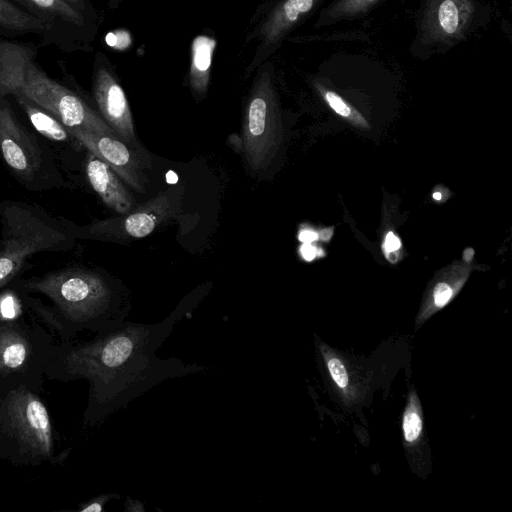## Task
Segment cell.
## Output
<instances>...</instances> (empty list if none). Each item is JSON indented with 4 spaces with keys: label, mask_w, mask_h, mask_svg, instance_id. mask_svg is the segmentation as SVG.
Here are the masks:
<instances>
[{
    "label": "cell",
    "mask_w": 512,
    "mask_h": 512,
    "mask_svg": "<svg viewBox=\"0 0 512 512\" xmlns=\"http://www.w3.org/2000/svg\"><path fill=\"white\" fill-rule=\"evenodd\" d=\"M190 311L177 307L163 321L142 324L124 321L67 341L49 333L43 349V370L49 380L89 384L83 413L85 427H95L120 408L171 378L203 372L206 367L176 357L162 359L157 350L176 323Z\"/></svg>",
    "instance_id": "obj_1"
},
{
    "label": "cell",
    "mask_w": 512,
    "mask_h": 512,
    "mask_svg": "<svg viewBox=\"0 0 512 512\" xmlns=\"http://www.w3.org/2000/svg\"><path fill=\"white\" fill-rule=\"evenodd\" d=\"M23 305L56 340L98 333L125 321L128 306L101 273L67 266L41 276L14 280Z\"/></svg>",
    "instance_id": "obj_2"
},
{
    "label": "cell",
    "mask_w": 512,
    "mask_h": 512,
    "mask_svg": "<svg viewBox=\"0 0 512 512\" xmlns=\"http://www.w3.org/2000/svg\"><path fill=\"white\" fill-rule=\"evenodd\" d=\"M56 435L40 391L19 385L0 392V458L19 467L62 464Z\"/></svg>",
    "instance_id": "obj_3"
},
{
    "label": "cell",
    "mask_w": 512,
    "mask_h": 512,
    "mask_svg": "<svg viewBox=\"0 0 512 512\" xmlns=\"http://www.w3.org/2000/svg\"><path fill=\"white\" fill-rule=\"evenodd\" d=\"M0 289L16 280L24 262L38 252L67 250L74 238L61 220L22 202L0 203Z\"/></svg>",
    "instance_id": "obj_4"
},
{
    "label": "cell",
    "mask_w": 512,
    "mask_h": 512,
    "mask_svg": "<svg viewBox=\"0 0 512 512\" xmlns=\"http://www.w3.org/2000/svg\"><path fill=\"white\" fill-rule=\"evenodd\" d=\"M244 110L242 151L248 166L261 170L277 143L278 105L274 69L270 61L255 69Z\"/></svg>",
    "instance_id": "obj_5"
},
{
    "label": "cell",
    "mask_w": 512,
    "mask_h": 512,
    "mask_svg": "<svg viewBox=\"0 0 512 512\" xmlns=\"http://www.w3.org/2000/svg\"><path fill=\"white\" fill-rule=\"evenodd\" d=\"M49 332L19 318H1L0 392L19 385L41 392L43 349Z\"/></svg>",
    "instance_id": "obj_6"
},
{
    "label": "cell",
    "mask_w": 512,
    "mask_h": 512,
    "mask_svg": "<svg viewBox=\"0 0 512 512\" xmlns=\"http://www.w3.org/2000/svg\"><path fill=\"white\" fill-rule=\"evenodd\" d=\"M16 95L28 98L68 128L108 134L120 139L99 113L78 94L50 78L35 62L28 69Z\"/></svg>",
    "instance_id": "obj_7"
},
{
    "label": "cell",
    "mask_w": 512,
    "mask_h": 512,
    "mask_svg": "<svg viewBox=\"0 0 512 512\" xmlns=\"http://www.w3.org/2000/svg\"><path fill=\"white\" fill-rule=\"evenodd\" d=\"M176 211L175 197L166 191L115 218L98 220L86 226H76L68 220L61 222L74 239L118 242L148 236Z\"/></svg>",
    "instance_id": "obj_8"
},
{
    "label": "cell",
    "mask_w": 512,
    "mask_h": 512,
    "mask_svg": "<svg viewBox=\"0 0 512 512\" xmlns=\"http://www.w3.org/2000/svg\"><path fill=\"white\" fill-rule=\"evenodd\" d=\"M0 151L9 170L30 189L49 180L48 160L34 135L16 118L0 96Z\"/></svg>",
    "instance_id": "obj_9"
},
{
    "label": "cell",
    "mask_w": 512,
    "mask_h": 512,
    "mask_svg": "<svg viewBox=\"0 0 512 512\" xmlns=\"http://www.w3.org/2000/svg\"><path fill=\"white\" fill-rule=\"evenodd\" d=\"M476 16L477 0H425L417 40L429 50L450 48L467 37Z\"/></svg>",
    "instance_id": "obj_10"
},
{
    "label": "cell",
    "mask_w": 512,
    "mask_h": 512,
    "mask_svg": "<svg viewBox=\"0 0 512 512\" xmlns=\"http://www.w3.org/2000/svg\"><path fill=\"white\" fill-rule=\"evenodd\" d=\"M319 2L320 0H277L247 38V41H255L256 46L246 73L254 72L267 61Z\"/></svg>",
    "instance_id": "obj_11"
},
{
    "label": "cell",
    "mask_w": 512,
    "mask_h": 512,
    "mask_svg": "<svg viewBox=\"0 0 512 512\" xmlns=\"http://www.w3.org/2000/svg\"><path fill=\"white\" fill-rule=\"evenodd\" d=\"M92 90L101 118L123 142L133 146L136 137L129 103L110 61L101 52L94 61Z\"/></svg>",
    "instance_id": "obj_12"
},
{
    "label": "cell",
    "mask_w": 512,
    "mask_h": 512,
    "mask_svg": "<svg viewBox=\"0 0 512 512\" xmlns=\"http://www.w3.org/2000/svg\"><path fill=\"white\" fill-rule=\"evenodd\" d=\"M67 129L88 152L108 164L123 182L137 192L145 191V177L138 154L129 145L112 135Z\"/></svg>",
    "instance_id": "obj_13"
},
{
    "label": "cell",
    "mask_w": 512,
    "mask_h": 512,
    "mask_svg": "<svg viewBox=\"0 0 512 512\" xmlns=\"http://www.w3.org/2000/svg\"><path fill=\"white\" fill-rule=\"evenodd\" d=\"M85 169L91 187L105 205L119 214H125L134 208L133 195L108 164L89 152Z\"/></svg>",
    "instance_id": "obj_14"
},
{
    "label": "cell",
    "mask_w": 512,
    "mask_h": 512,
    "mask_svg": "<svg viewBox=\"0 0 512 512\" xmlns=\"http://www.w3.org/2000/svg\"><path fill=\"white\" fill-rule=\"evenodd\" d=\"M34 58L31 46L0 40V96L19 93Z\"/></svg>",
    "instance_id": "obj_15"
},
{
    "label": "cell",
    "mask_w": 512,
    "mask_h": 512,
    "mask_svg": "<svg viewBox=\"0 0 512 512\" xmlns=\"http://www.w3.org/2000/svg\"><path fill=\"white\" fill-rule=\"evenodd\" d=\"M215 48L216 40L206 34L197 35L191 43L188 80L196 97L204 96L208 89Z\"/></svg>",
    "instance_id": "obj_16"
},
{
    "label": "cell",
    "mask_w": 512,
    "mask_h": 512,
    "mask_svg": "<svg viewBox=\"0 0 512 512\" xmlns=\"http://www.w3.org/2000/svg\"><path fill=\"white\" fill-rule=\"evenodd\" d=\"M32 126L46 138L58 142L77 141L67 127L49 112L22 95L13 96Z\"/></svg>",
    "instance_id": "obj_17"
},
{
    "label": "cell",
    "mask_w": 512,
    "mask_h": 512,
    "mask_svg": "<svg viewBox=\"0 0 512 512\" xmlns=\"http://www.w3.org/2000/svg\"><path fill=\"white\" fill-rule=\"evenodd\" d=\"M0 27L21 33L47 32L52 28L47 21L11 0H0Z\"/></svg>",
    "instance_id": "obj_18"
},
{
    "label": "cell",
    "mask_w": 512,
    "mask_h": 512,
    "mask_svg": "<svg viewBox=\"0 0 512 512\" xmlns=\"http://www.w3.org/2000/svg\"><path fill=\"white\" fill-rule=\"evenodd\" d=\"M32 12L47 21L51 26L54 21L82 28L87 25V18L65 0H22Z\"/></svg>",
    "instance_id": "obj_19"
},
{
    "label": "cell",
    "mask_w": 512,
    "mask_h": 512,
    "mask_svg": "<svg viewBox=\"0 0 512 512\" xmlns=\"http://www.w3.org/2000/svg\"><path fill=\"white\" fill-rule=\"evenodd\" d=\"M380 0H335L320 15L317 26L331 25L367 12Z\"/></svg>",
    "instance_id": "obj_20"
},
{
    "label": "cell",
    "mask_w": 512,
    "mask_h": 512,
    "mask_svg": "<svg viewBox=\"0 0 512 512\" xmlns=\"http://www.w3.org/2000/svg\"><path fill=\"white\" fill-rule=\"evenodd\" d=\"M404 440L408 444L417 442L422 434L423 419L417 394L410 393L409 400L402 418Z\"/></svg>",
    "instance_id": "obj_21"
},
{
    "label": "cell",
    "mask_w": 512,
    "mask_h": 512,
    "mask_svg": "<svg viewBox=\"0 0 512 512\" xmlns=\"http://www.w3.org/2000/svg\"><path fill=\"white\" fill-rule=\"evenodd\" d=\"M325 363L330 376L337 387L341 390L347 389L349 386V374L343 361L334 355H328L323 352Z\"/></svg>",
    "instance_id": "obj_22"
},
{
    "label": "cell",
    "mask_w": 512,
    "mask_h": 512,
    "mask_svg": "<svg viewBox=\"0 0 512 512\" xmlns=\"http://www.w3.org/2000/svg\"><path fill=\"white\" fill-rule=\"evenodd\" d=\"M318 89L323 93V96L329 106L340 116L350 117L352 114L351 107L344 101V99L336 92L324 89L322 85L318 84Z\"/></svg>",
    "instance_id": "obj_23"
},
{
    "label": "cell",
    "mask_w": 512,
    "mask_h": 512,
    "mask_svg": "<svg viewBox=\"0 0 512 512\" xmlns=\"http://www.w3.org/2000/svg\"><path fill=\"white\" fill-rule=\"evenodd\" d=\"M120 498V495L117 493H106L100 494L96 497L91 498L90 500L79 504L78 511L80 512H102L104 506L111 499Z\"/></svg>",
    "instance_id": "obj_24"
},
{
    "label": "cell",
    "mask_w": 512,
    "mask_h": 512,
    "mask_svg": "<svg viewBox=\"0 0 512 512\" xmlns=\"http://www.w3.org/2000/svg\"><path fill=\"white\" fill-rule=\"evenodd\" d=\"M454 295L452 287L445 283H438L433 289V306L435 309H440L449 303Z\"/></svg>",
    "instance_id": "obj_25"
},
{
    "label": "cell",
    "mask_w": 512,
    "mask_h": 512,
    "mask_svg": "<svg viewBox=\"0 0 512 512\" xmlns=\"http://www.w3.org/2000/svg\"><path fill=\"white\" fill-rule=\"evenodd\" d=\"M400 247V239L393 232H388L383 243V249L386 252V254L393 253L397 251Z\"/></svg>",
    "instance_id": "obj_26"
},
{
    "label": "cell",
    "mask_w": 512,
    "mask_h": 512,
    "mask_svg": "<svg viewBox=\"0 0 512 512\" xmlns=\"http://www.w3.org/2000/svg\"><path fill=\"white\" fill-rule=\"evenodd\" d=\"M75 9L79 10L86 16H91L92 8L87 0H65Z\"/></svg>",
    "instance_id": "obj_27"
},
{
    "label": "cell",
    "mask_w": 512,
    "mask_h": 512,
    "mask_svg": "<svg viewBox=\"0 0 512 512\" xmlns=\"http://www.w3.org/2000/svg\"><path fill=\"white\" fill-rule=\"evenodd\" d=\"M125 510L128 512H144V503L138 500L126 497Z\"/></svg>",
    "instance_id": "obj_28"
},
{
    "label": "cell",
    "mask_w": 512,
    "mask_h": 512,
    "mask_svg": "<svg viewBox=\"0 0 512 512\" xmlns=\"http://www.w3.org/2000/svg\"><path fill=\"white\" fill-rule=\"evenodd\" d=\"M301 254L303 256V258L307 261H311L314 259L315 255H316V249L314 246H312L311 244L309 243H305L302 247H301Z\"/></svg>",
    "instance_id": "obj_29"
},
{
    "label": "cell",
    "mask_w": 512,
    "mask_h": 512,
    "mask_svg": "<svg viewBox=\"0 0 512 512\" xmlns=\"http://www.w3.org/2000/svg\"><path fill=\"white\" fill-rule=\"evenodd\" d=\"M318 238L317 234L311 230H302L299 239L304 243H311Z\"/></svg>",
    "instance_id": "obj_30"
},
{
    "label": "cell",
    "mask_w": 512,
    "mask_h": 512,
    "mask_svg": "<svg viewBox=\"0 0 512 512\" xmlns=\"http://www.w3.org/2000/svg\"><path fill=\"white\" fill-rule=\"evenodd\" d=\"M433 197H434V199L439 200V199H441V194H440V193H438V192H435V193L433 194Z\"/></svg>",
    "instance_id": "obj_31"
},
{
    "label": "cell",
    "mask_w": 512,
    "mask_h": 512,
    "mask_svg": "<svg viewBox=\"0 0 512 512\" xmlns=\"http://www.w3.org/2000/svg\"><path fill=\"white\" fill-rule=\"evenodd\" d=\"M0 328H1V318H0Z\"/></svg>",
    "instance_id": "obj_32"
}]
</instances>
